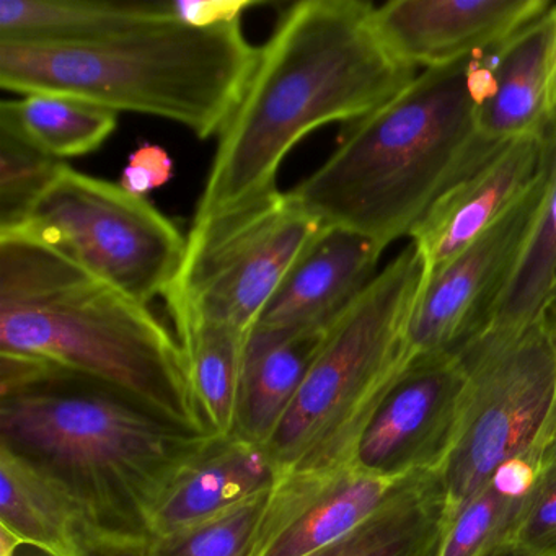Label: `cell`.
I'll return each mask as SVG.
<instances>
[{
	"label": "cell",
	"mask_w": 556,
	"mask_h": 556,
	"mask_svg": "<svg viewBox=\"0 0 556 556\" xmlns=\"http://www.w3.org/2000/svg\"><path fill=\"white\" fill-rule=\"evenodd\" d=\"M376 5L302 0L258 48L242 100L224 126L194 219L278 190L289 152L331 123H357L418 76L374 27Z\"/></svg>",
	"instance_id": "6da1fadb"
},
{
	"label": "cell",
	"mask_w": 556,
	"mask_h": 556,
	"mask_svg": "<svg viewBox=\"0 0 556 556\" xmlns=\"http://www.w3.org/2000/svg\"><path fill=\"white\" fill-rule=\"evenodd\" d=\"M0 445L56 478L97 526L149 535L175 471L213 435L30 357L0 353Z\"/></svg>",
	"instance_id": "7a4b0ae2"
},
{
	"label": "cell",
	"mask_w": 556,
	"mask_h": 556,
	"mask_svg": "<svg viewBox=\"0 0 556 556\" xmlns=\"http://www.w3.org/2000/svg\"><path fill=\"white\" fill-rule=\"evenodd\" d=\"M0 353L87 377L213 435L174 331L148 305L21 233H0Z\"/></svg>",
	"instance_id": "3957f363"
},
{
	"label": "cell",
	"mask_w": 556,
	"mask_h": 556,
	"mask_svg": "<svg viewBox=\"0 0 556 556\" xmlns=\"http://www.w3.org/2000/svg\"><path fill=\"white\" fill-rule=\"evenodd\" d=\"M477 109L471 56L425 70L354 123L292 197L321 226L386 250L412 237L435 201L503 146L481 136Z\"/></svg>",
	"instance_id": "277c9868"
},
{
	"label": "cell",
	"mask_w": 556,
	"mask_h": 556,
	"mask_svg": "<svg viewBox=\"0 0 556 556\" xmlns=\"http://www.w3.org/2000/svg\"><path fill=\"white\" fill-rule=\"evenodd\" d=\"M256 60L240 22L193 28L168 18L93 43L0 40V86L168 119L207 139L236 112Z\"/></svg>",
	"instance_id": "5b68a950"
},
{
	"label": "cell",
	"mask_w": 556,
	"mask_h": 556,
	"mask_svg": "<svg viewBox=\"0 0 556 556\" xmlns=\"http://www.w3.org/2000/svg\"><path fill=\"white\" fill-rule=\"evenodd\" d=\"M425 286V263L409 243L328 327L268 444L279 475L354 464L374 415L409 366V325Z\"/></svg>",
	"instance_id": "8992f818"
},
{
	"label": "cell",
	"mask_w": 556,
	"mask_h": 556,
	"mask_svg": "<svg viewBox=\"0 0 556 556\" xmlns=\"http://www.w3.org/2000/svg\"><path fill=\"white\" fill-rule=\"evenodd\" d=\"M454 445L439 470L448 519L517 457L545 462L556 438V324L546 312L519 330L475 334Z\"/></svg>",
	"instance_id": "52a82bcc"
},
{
	"label": "cell",
	"mask_w": 556,
	"mask_h": 556,
	"mask_svg": "<svg viewBox=\"0 0 556 556\" xmlns=\"http://www.w3.org/2000/svg\"><path fill=\"white\" fill-rule=\"evenodd\" d=\"M0 233L45 243L144 305L167 294L187 249V237L146 198L70 165L21 226Z\"/></svg>",
	"instance_id": "ba28073f"
},
{
	"label": "cell",
	"mask_w": 556,
	"mask_h": 556,
	"mask_svg": "<svg viewBox=\"0 0 556 556\" xmlns=\"http://www.w3.org/2000/svg\"><path fill=\"white\" fill-rule=\"evenodd\" d=\"M321 227L291 191L279 190L193 219L180 273L165 302L249 338Z\"/></svg>",
	"instance_id": "9c48e42d"
},
{
	"label": "cell",
	"mask_w": 556,
	"mask_h": 556,
	"mask_svg": "<svg viewBox=\"0 0 556 556\" xmlns=\"http://www.w3.org/2000/svg\"><path fill=\"white\" fill-rule=\"evenodd\" d=\"M465 390L457 351L413 361L374 415L354 464L396 481L439 473L457 435Z\"/></svg>",
	"instance_id": "30bf717a"
},
{
	"label": "cell",
	"mask_w": 556,
	"mask_h": 556,
	"mask_svg": "<svg viewBox=\"0 0 556 556\" xmlns=\"http://www.w3.org/2000/svg\"><path fill=\"white\" fill-rule=\"evenodd\" d=\"M543 175L516 206L426 281L409 325V364L457 351L484 327L532 229Z\"/></svg>",
	"instance_id": "8fae6325"
},
{
	"label": "cell",
	"mask_w": 556,
	"mask_h": 556,
	"mask_svg": "<svg viewBox=\"0 0 556 556\" xmlns=\"http://www.w3.org/2000/svg\"><path fill=\"white\" fill-rule=\"evenodd\" d=\"M405 480L357 464L282 473L269 488L243 556H311L369 519Z\"/></svg>",
	"instance_id": "7c38bea8"
},
{
	"label": "cell",
	"mask_w": 556,
	"mask_h": 556,
	"mask_svg": "<svg viewBox=\"0 0 556 556\" xmlns=\"http://www.w3.org/2000/svg\"><path fill=\"white\" fill-rule=\"evenodd\" d=\"M548 132L500 146L435 201L409 237L425 263L426 281L539 184Z\"/></svg>",
	"instance_id": "4fadbf2b"
},
{
	"label": "cell",
	"mask_w": 556,
	"mask_h": 556,
	"mask_svg": "<svg viewBox=\"0 0 556 556\" xmlns=\"http://www.w3.org/2000/svg\"><path fill=\"white\" fill-rule=\"evenodd\" d=\"M546 0H392L374 9V27L408 66H447L506 40L545 14Z\"/></svg>",
	"instance_id": "5bb4252c"
},
{
	"label": "cell",
	"mask_w": 556,
	"mask_h": 556,
	"mask_svg": "<svg viewBox=\"0 0 556 556\" xmlns=\"http://www.w3.org/2000/svg\"><path fill=\"white\" fill-rule=\"evenodd\" d=\"M382 253L366 237L321 227L282 279L253 330L327 331L376 278Z\"/></svg>",
	"instance_id": "9a60e30c"
},
{
	"label": "cell",
	"mask_w": 556,
	"mask_h": 556,
	"mask_svg": "<svg viewBox=\"0 0 556 556\" xmlns=\"http://www.w3.org/2000/svg\"><path fill=\"white\" fill-rule=\"evenodd\" d=\"M555 8L477 54L478 128L488 142L506 144L553 128L548 76Z\"/></svg>",
	"instance_id": "2e32d148"
},
{
	"label": "cell",
	"mask_w": 556,
	"mask_h": 556,
	"mask_svg": "<svg viewBox=\"0 0 556 556\" xmlns=\"http://www.w3.org/2000/svg\"><path fill=\"white\" fill-rule=\"evenodd\" d=\"M279 471L268 447L243 435H213L168 481L148 517L162 536L217 516L269 490Z\"/></svg>",
	"instance_id": "e0dca14e"
},
{
	"label": "cell",
	"mask_w": 556,
	"mask_h": 556,
	"mask_svg": "<svg viewBox=\"0 0 556 556\" xmlns=\"http://www.w3.org/2000/svg\"><path fill=\"white\" fill-rule=\"evenodd\" d=\"M93 527L61 481L0 445V533L45 556H73Z\"/></svg>",
	"instance_id": "ac0fdd59"
},
{
	"label": "cell",
	"mask_w": 556,
	"mask_h": 556,
	"mask_svg": "<svg viewBox=\"0 0 556 556\" xmlns=\"http://www.w3.org/2000/svg\"><path fill=\"white\" fill-rule=\"evenodd\" d=\"M324 334L325 331L250 333L237 402V434L268 447L301 389Z\"/></svg>",
	"instance_id": "d6986e66"
},
{
	"label": "cell",
	"mask_w": 556,
	"mask_h": 556,
	"mask_svg": "<svg viewBox=\"0 0 556 556\" xmlns=\"http://www.w3.org/2000/svg\"><path fill=\"white\" fill-rule=\"evenodd\" d=\"M447 520L439 475H415L369 519L311 556H438Z\"/></svg>",
	"instance_id": "ffe728a7"
},
{
	"label": "cell",
	"mask_w": 556,
	"mask_h": 556,
	"mask_svg": "<svg viewBox=\"0 0 556 556\" xmlns=\"http://www.w3.org/2000/svg\"><path fill=\"white\" fill-rule=\"evenodd\" d=\"M168 18L170 2L0 0V40L93 43Z\"/></svg>",
	"instance_id": "44dd1931"
},
{
	"label": "cell",
	"mask_w": 556,
	"mask_h": 556,
	"mask_svg": "<svg viewBox=\"0 0 556 556\" xmlns=\"http://www.w3.org/2000/svg\"><path fill=\"white\" fill-rule=\"evenodd\" d=\"M174 333L187 357L198 405L213 435L236 432L245 334L214 324L181 305L167 304Z\"/></svg>",
	"instance_id": "7402d4cb"
},
{
	"label": "cell",
	"mask_w": 556,
	"mask_h": 556,
	"mask_svg": "<svg viewBox=\"0 0 556 556\" xmlns=\"http://www.w3.org/2000/svg\"><path fill=\"white\" fill-rule=\"evenodd\" d=\"M556 294V126L549 129L542 200L516 265L478 333L519 330ZM477 333V334H478Z\"/></svg>",
	"instance_id": "603a6c76"
},
{
	"label": "cell",
	"mask_w": 556,
	"mask_h": 556,
	"mask_svg": "<svg viewBox=\"0 0 556 556\" xmlns=\"http://www.w3.org/2000/svg\"><path fill=\"white\" fill-rule=\"evenodd\" d=\"M116 126L113 110L56 93H30L0 105V128L61 162L99 151Z\"/></svg>",
	"instance_id": "cb8c5ba5"
},
{
	"label": "cell",
	"mask_w": 556,
	"mask_h": 556,
	"mask_svg": "<svg viewBox=\"0 0 556 556\" xmlns=\"http://www.w3.org/2000/svg\"><path fill=\"white\" fill-rule=\"evenodd\" d=\"M64 165L15 132L0 128V232L27 219Z\"/></svg>",
	"instance_id": "d4e9b609"
},
{
	"label": "cell",
	"mask_w": 556,
	"mask_h": 556,
	"mask_svg": "<svg viewBox=\"0 0 556 556\" xmlns=\"http://www.w3.org/2000/svg\"><path fill=\"white\" fill-rule=\"evenodd\" d=\"M522 504L488 483L447 520L438 556H488L506 546Z\"/></svg>",
	"instance_id": "484cf974"
},
{
	"label": "cell",
	"mask_w": 556,
	"mask_h": 556,
	"mask_svg": "<svg viewBox=\"0 0 556 556\" xmlns=\"http://www.w3.org/2000/svg\"><path fill=\"white\" fill-rule=\"evenodd\" d=\"M268 491L255 494L237 506L152 539L154 556H243L258 522Z\"/></svg>",
	"instance_id": "4316f807"
},
{
	"label": "cell",
	"mask_w": 556,
	"mask_h": 556,
	"mask_svg": "<svg viewBox=\"0 0 556 556\" xmlns=\"http://www.w3.org/2000/svg\"><path fill=\"white\" fill-rule=\"evenodd\" d=\"M517 556H556V452L549 451L535 486L507 536Z\"/></svg>",
	"instance_id": "83f0119b"
},
{
	"label": "cell",
	"mask_w": 556,
	"mask_h": 556,
	"mask_svg": "<svg viewBox=\"0 0 556 556\" xmlns=\"http://www.w3.org/2000/svg\"><path fill=\"white\" fill-rule=\"evenodd\" d=\"M174 178V161L161 146L146 144L129 155L119 187L132 197L144 198Z\"/></svg>",
	"instance_id": "f1b7e54d"
},
{
	"label": "cell",
	"mask_w": 556,
	"mask_h": 556,
	"mask_svg": "<svg viewBox=\"0 0 556 556\" xmlns=\"http://www.w3.org/2000/svg\"><path fill=\"white\" fill-rule=\"evenodd\" d=\"M263 5L260 0H175L172 17L193 28H214L242 21L250 9Z\"/></svg>",
	"instance_id": "f546056e"
},
{
	"label": "cell",
	"mask_w": 556,
	"mask_h": 556,
	"mask_svg": "<svg viewBox=\"0 0 556 556\" xmlns=\"http://www.w3.org/2000/svg\"><path fill=\"white\" fill-rule=\"evenodd\" d=\"M73 556H154L152 539L138 533L113 532L93 527Z\"/></svg>",
	"instance_id": "4dcf8cb0"
},
{
	"label": "cell",
	"mask_w": 556,
	"mask_h": 556,
	"mask_svg": "<svg viewBox=\"0 0 556 556\" xmlns=\"http://www.w3.org/2000/svg\"><path fill=\"white\" fill-rule=\"evenodd\" d=\"M543 464L545 462L533 457L513 458L497 467L488 483L501 491L504 496L526 501L539 480Z\"/></svg>",
	"instance_id": "1f68e13d"
},
{
	"label": "cell",
	"mask_w": 556,
	"mask_h": 556,
	"mask_svg": "<svg viewBox=\"0 0 556 556\" xmlns=\"http://www.w3.org/2000/svg\"><path fill=\"white\" fill-rule=\"evenodd\" d=\"M556 17V8H555ZM548 115L553 128L556 126V27L555 37H553L552 56H549V76H548Z\"/></svg>",
	"instance_id": "d6a6232c"
},
{
	"label": "cell",
	"mask_w": 556,
	"mask_h": 556,
	"mask_svg": "<svg viewBox=\"0 0 556 556\" xmlns=\"http://www.w3.org/2000/svg\"><path fill=\"white\" fill-rule=\"evenodd\" d=\"M22 546L11 539V536L0 533V556H18V549Z\"/></svg>",
	"instance_id": "836d02e7"
},
{
	"label": "cell",
	"mask_w": 556,
	"mask_h": 556,
	"mask_svg": "<svg viewBox=\"0 0 556 556\" xmlns=\"http://www.w3.org/2000/svg\"><path fill=\"white\" fill-rule=\"evenodd\" d=\"M488 556H517L509 546H501V548L494 549L491 555Z\"/></svg>",
	"instance_id": "e575fe53"
},
{
	"label": "cell",
	"mask_w": 556,
	"mask_h": 556,
	"mask_svg": "<svg viewBox=\"0 0 556 556\" xmlns=\"http://www.w3.org/2000/svg\"><path fill=\"white\" fill-rule=\"evenodd\" d=\"M546 314L552 317V320L556 324V294L553 295L552 302H549L548 307H546Z\"/></svg>",
	"instance_id": "d590c367"
},
{
	"label": "cell",
	"mask_w": 556,
	"mask_h": 556,
	"mask_svg": "<svg viewBox=\"0 0 556 556\" xmlns=\"http://www.w3.org/2000/svg\"><path fill=\"white\" fill-rule=\"evenodd\" d=\"M549 451L556 452V438H555V442H553L552 448H549Z\"/></svg>",
	"instance_id": "8d00e7d4"
}]
</instances>
